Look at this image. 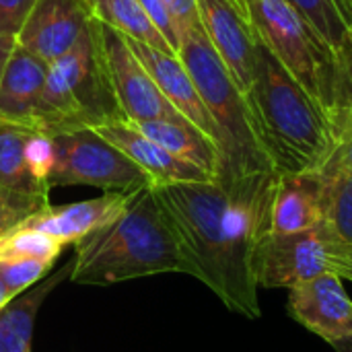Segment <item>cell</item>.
I'll use <instances>...</instances> for the list:
<instances>
[{"label": "cell", "instance_id": "6da1fadb", "mask_svg": "<svg viewBox=\"0 0 352 352\" xmlns=\"http://www.w3.org/2000/svg\"><path fill=\"white\" fill-rule=\"evenodd\" d=\"M276 182L274 169H258L210 182L153 186L188 274L250 320L262 316L254 262L260 243L272 233Z\"/></svg>", "mask_w": 352, "mask_h": 352}, {"label": "cell", "instance_id": "7a4b0ae2", "mask_svg": "<svg viewBox=\"0 0 352 352\" xmlns=\"http://www.w3.org/2000/svg\"><path fill=\"white\" fill-rule=\"evenodd\" d=\"M245 103L258 144L276 173H320L340 144L322 109L260 41Z\"/></svg>", "mask_w": 352, "mask_h": 352}, {"label": "cell", "instance_id": "3957f363", "mask_svg": "<svg viewBox=\"0 0 352 352\" xmlns=\"http://www.w3.org/2000/svg\"><path fill=\"white\" fill-rule=\"evenodd\" d=\"M165 272L188 274V266L153 186H144L116 219L76 243L70 280L105 287Z\"/></svg>", "mask_w": 352, "mask_h": 352}, {"label": "cell", "instance_id": "277c9868", "mask_svg": "<svg viewBox=\"0 0 352 352\" xmlns=\"http://www.w3.org/2000/svg\"><path fill=\"white\" fill-rule=\"evenodd\" d=\"M256 39L322 109L338 138L351 111V80L318 31L287 0H243Z\"/></svg>", "mask_w": 352, "mask_h": 352}, {"label": "cell", "instance_id": "5b68a950", "mask_svg": "<svg viewBox=\"0 0 352 352\" xmlns=\"http://www.w3.org/2000/svg\"><path fill=\"white\" fill-rule=\"evenodd\" d=\"M120 118L122 111L107 76L93 19L80 39L50 64L35 126L52 136L82 126L97 128Z\"/></svg>", "mask_w": 352, "mask_h": 352}, {"label": "cell", "instance_id": "8992f818", "mask_svg": "<svg viewBox=\"0 0 352 352\" xmlns=\"http://www.w3.org/2000/svg\"><path fill=\"white\" fill-rule=\"evenodd\" d=\"M177 56L194 78L198 93L219 130L221 165L217 175H239L258 169H274L258 144L245 97L210 45L204 29L186 33L182 37Z\"/></svg>", "mask_w": 352, "mask_h": 352}, {"label": "cell", "instance_id": "52a82bcc", "mask_svg": "<svg viewBox=\"0 0 352 352\" xmlns=\"http://www.w3.org/2000/svg\"><path fill=\"white\" fill-rule=\"evenodd\" d=\"M50 188L91 186L103 192H136L151 186L146 173L95 128L82 126L50 136Z\"/></svg>", "mask_w": 352, "mask_h": 352}, {"label": "cell", "instance_id": "ba28073f", "mask_svg": "<svg viewBox=\"0 0 352 352\" xmlns=\"http://www.w3.org/2000/svg\"><path fill=\"white\" fill-rule=\"evenodd\" d=\"M258 287L293 289L320 274L352 280V250L340 243L324 225L276 235L270 233L256 252Z\"/></svg>", "mask_w": 352, "mask_h": 352}, {"label": "cell", "instance_id": "9c48e42d", "mask_svg": "<svg viewBox=\"0 0 352 352\" xmlns=\"http://www.w3.org/2000/svg\"><path fill=\"white\" fill-rule=\"evenodd\" d=\"M97 23L107 76L122 111L128 122H188L161 93L144 64L138 60L128 39L116 29Z\"/></svg>", "mask_w": 352, "mask_h": 352}, {"label": "cell", "instance_id": "30bf717a", "mask_svg": "<svg viewBox=\"0 0 352 352\" xmlns=\"http://www.w3.org/2000/svg\"><path fill=\"white\" fill-rule=\"evenodd\" d=\"M52 142L45 132L0 120V188L50 202Z\"/></svg>", "mask_w": 352, "mask_h": 352}, {"label": "cell", "instance_id": "8fae6325", "mask_svg": "<svg viewBox=\"0 0 352 352\" xmlns=\"http://www.w3.org/2000/svg\"><path fill=\"white\" fill-rule=\"evenodd\" d=\"M202 29L229 70L233 82L245 97L254 82L258 62V39L248 14L231 0H196Z\"/></svg>", "mask_w": 352, "mask_h": 352}, {"label": "cell", "instance_id": "7c38bea8", "mask_svg": "<svg viewBox=\"0 0 352 352\" xmlns=\"http://www.w3.org/2000/svg\"><path fill=\"white\" fill-rule=\"evenodd\" d=\"M91 21L89 0H37L16 43L52 64L80 39Z\"/></svg>", "mask_w": 352, "mask_h": 352}, {"label": "cell", "instance_id": "4fadbf2b", "mask_svg": "<svg viewBox=\"0 0 352 352\" xmlns=\"http://www.w3.org/2000/svg\"><path fill=\"white\" fill-rule=\"evenodd\" d=\"M289 305L301 326L330 344L352 336V299L336 274H320L293 287Z\"/></svg>", "mask_w": 352, "mask_h": 352}, {"label": "cell", "instance_id": "5bb4252c", "mask_svg": "<svg viewBox=\"0 0 352 352\" xmlns=\"http://www.w3.org/2000/svg\"><path fill=\"white\" fill-rule=\"evenodd\" d=\"M101 136H105L113 146H118L130 161H134L151 179V186H167V184H186V182H210L214 179L210 173L200 169L194 163H188L146 134H142L132 122L120 118L109 124L95 128Z\"/></svg>", "mask_w": 352, "mask_h": 352}, {"label": "cell", "instance_id": "9a60e30c", "mask_svg": "<svg viewBox=\"0 0 352 352\" xmlns=\"http://www.w3.org/2000/svg\"><path fill=\"white\" fill-rule=\"evenodd\" d=\"M128 43L134 50V54L138 56V60L144 64V68L148 70V74L153 76V80L161 89V93L167 97V101L188 122H192L206 136H210L219 146V130H217V126H214V122H212V118H210V113H208V109H206V105L198 93L194 78L190 76V72L184 66V62L179 60V56L159 52L146 43L132 41V39H128Z\"/></svg>", "mask_w": 352, "mask_h": 352}, {"label": "cell", "instance_id": "2e32d148", "mask_svg": "<svg viewBox=\"0 0 352 352\" xmlns=\"http://www.w3.org/2000/svg\"><path fill=\"white\" fill-rule=\"evenodd\" d=\"M130 194L105 192L99 198H91L74 204H62V206L47 204L19 227L47 233L50 237L58 239L62 245H70V243L76 245L85 237L105 227L111 219H116L124 208V204L128 202Z\"/></svg>", "mask_w": 352, "mask_h": 352}, {"label": "cell", "instance_id": "e0dca14e", "mask_svg": "<svg viewBox=\"0 0 352 352\" xmlns=\"http://www.w3.org/2000/svg\"><path fill=\"white\" fill-rule=\"evenodd\" d=\"M50 64L19 43L0 78V120L21 126H35L39 99Z\"/></svg>", "mask_w": 352, "mask_h": 352}, {"label": "cell", "instance_id": "ac0fdd59", "mask_svg": "<svg viewBox=\"0 0 352 352\" xmlns=\"http://www.w3.org/2000/svg\"><path fill=\"white\" fill-rule=\"evenodd\" d=\"M320 225V173H278L272 202V233H299Z\"/></svg>", "mask_w": 352, "mask_h": 352}, {"label": "cell", "instance_id": "d6986e66", "mask_svg": "<svg viewBox=\"0 0 352 352\" xmlns=\"http://www.w3.org/2000/svg\"><path fill=\"white\" fill-rule=\"evenodd\" d=\"M72 260L62 266L56 274L39 283L37 287L27 289L23 295H16L6 307L0 309V352H31L35 318L41 303L50 293L66 278H70Z\"/></svg>", "mask_w": 352, "mask_h": 352}, {"label": "cell", "instance_id": "ffe728a7", "mask_svg": "<svg viewBox=\"0 0 352 352\" xmlns=\"http://www.w3.org/2000/svg\"><path fill=\"white\" fill-rule=\"evenodd\" d=\"M151 140L173 153L175 157L198 165L212 177H217L221 165V151L217 142L206 136L192 122H132Z\"/></svg>", "mask_w": 352, "mask_h": 352}, {"label": "cell", "instance_id": "44dd1931", "mask_svg": "<svg viewBox=\"0 0 352 352\" xmlns=\"http://www.w3.org/2000/svg\"><path fill=\"white\" fill-rule=\"evenodd\" d=\"M322 225L352 250V171L342 159L340 146L320 171Z\"/></svg>", "mask_w": 352, "mask_h": 352}, {"label": "cell", "instance_id": "7402d4cb", "mask_svg": "<svg viewBox=\"0 0 352 352\" xmlns=\"http://www.w3.org/2000/svg\"><path fill=\"white\" fill-rule=\"evenodd\" d=\"M330 45L352 80V4L349 0H287Z\"/></svg>", "mask_w": 352, "mask_h": 352}, {"label": "cell", "instance_id": "603a6c76", "mask_svg": "<svg viewBox=\"0 0 352 352\" xmlns=\"http://www.w3.org/2000/svg\"><path fill=\"white\" fill-rule=\"evenodd\" d=\"M89 6L95 21L116 29L124 37L146 43L159 52L175 54L138 0H89Z\"/></svg>", "mask_w": 352, "mask_h": 352}, {"label": "cell", "instance_id": "cb8c5ba5", "mask_svg": "<svg viewBox=\"0 0 352 352\" xmlns=\"http://www.w3.org/2000/svg\"><path fill=\"white\" fill-rule=\"evenodd\" d=\"M64 245L47 233L16 227L0 239V260H41L54 264Z\"/></svg>", "mask_w": 352, "mask_h": 352}, {"label": "cell", "instance_id": "d4e9b609", "mask_svg": "<svg viewBox=\"0 0 352 352\" xmlns=\"http://www.w3.org/2000/svg\"><path fill=\"white\" fill-rule=\"evenodd\" d=\"M50 268L52 264L41 260H0V280L14 295H21L43 278Z\"/></svg>", "mask_w": 352, "mask_h": 352}, {"label": "cell", "instance_id": "484cf974", "mask_svg": "<svg viewBox=\"0 0 352 352\" xmlns=\"http://www.w3.org/2000/svg\"><path fill=\"white\" fill-rule=\"evenodd\" d=\"M50 202L45 200H35V198H25L10 194L0 188V239L6 237L10 231H14L21 223H25L29 217L45 208Z\"/></svg>", "mask_w": 352, "mask_h": 352}, {"label": "cell", "instance_id": "4316f807", "mask_svg": "<svg viewBox=\"0 0 352 352\" xmlns=\"http://www.w3.org/2000/svg\"><path fill=\"white\" fill-rule=\"evenodd\" d=\"M175 25V31L179 35V43L182 37L194 29H202V21H200V10H198V2L196 0H161Z\"/></svg>", "mask_w": 352, "mask_h": 352}, {"label": "cell", "instance_id": "83f0119b", "mask_svg": "<svg viewBox=\"0 0 352 352\" xmlns=\"http://www.w3.org/2000/svg\"><path fill=\"white\" fill-rule=\"evenodd\" d=\"M37 0H0V33L19 35Z\"/></svg>", "mask_w": 352, "mask_h": 352}, {"label": "cell", "instance_id": "f1b7e54d", "mask_svg": "<svg viewBox=\"0 0 352 352\" xmlns=\"http://www.w3.org/2000/svg\"><path fill=\"white\" fill-rule=\"evenodd\" d=\"M138 2L142 4V8L148 14V19L155 23V27L161 31V35L167 39V43L171 45V50L177 54V50H179V35L175 31V25H173V21H171V16L167 12L165 4L161 0H138Z\"/></svg>", "mask_w": 352, "mask_h": 352}, {"label": "cell", "instance_id": "f546056e", "mask_svg": "<svg viewBox=\"0 0 352 352\" xmlns=\"http://www.w3.org/2000/svg\"><path fill=\"white\" fill-rule=\"evenodd\" d=\"M14 47H16V37L14 35L0 33V78L4 74V68H6V64H8V60H10L12 52H14Z\"/></svg>", "mask_w": 352, "mask_h": 352}, {"label": "cell", "instance_id": "4dcf8cb0", "mask_svg": "<svg viewBox=\"0 0 352 352\" xmlns=\"http://www.w3.org/2000/svg\"><path fill=\"white\" fill-rule=\"evenodd\" d=\"M338 146H340L344 163L349 165V169L352 171V116L349 118V122H346V126H344V130L340 134V144Z\"/></svg>", "mask_w": 352, "mask_h": 352}, {"label": "cell", "instance_id": "1f68e13d", "mask_svg": "<svg viewBox=\"0 0 352 352\" xmlns=\"http://www.w3.org/2000/svg\"><path fill=\"white\" fill-rule=\"evenodd\" d=\"M14 297H16V295H14V293H12V291H10L6 285L0 280V309H2V307H6V305H8V303L14 299Z\"/></svg>", "mask_w": 352, "mask_h": 352}, {"label": "cell", "instance_id": "d6a6232c", "mask_svg": "<svg viewBox=\"0 0 352 352\" xmlns=\"http://www.w3.org/2000/svg\"><path fill=\"white\" fill-rule=\"evenodd\" d=\"M332 346L338 352H352V336L351 338H346V340H340V342L332 344Z\"/></svg>", "mask_w": 352, "mask_h": 352}, {"label": "cell", "instance_id": "836d02e7", "mask_svg": "<svg viewBox=\"0 0 352 352\" xmlns=\"http://www.w3.org/2000/svg\"><path fill=\"white\" fill-rule=\"evenodd\" d=\"M231 2H233V4H237V6L245 12V4H243V0H231ZM245 14H248V12H245Z\"/></svg>", "mask_w": 352, "mask_h": 352}, {"label": "cell", "instance_id": "e575fe53", "mask_svg": "<svg viewBox=\"0 0 352 352\" xmlns=\"http://www.w3.org/2000/svg\"><path fill=\"white\" fill-rule=\"evenodd\" d=\"M352 116V80H351V111H349V118H351ZM346 122H349V120H346Z\"/></svg>", "mask_w": 352, "mask_h": 352}, {"label": "cell", "instance_id": "d590c367", "mask_svg": "<svg viewBox=\"0 0 352 352\" xmlns=\"http://www.w3.org/2000/svg\"><path fill=\"white\" fill-rule=\"evenodd\" d=\"M349 2H351V4H352V0H349Z\"/></svg>", "mask_w": 352, "mask_h": 352}]
</instances>
